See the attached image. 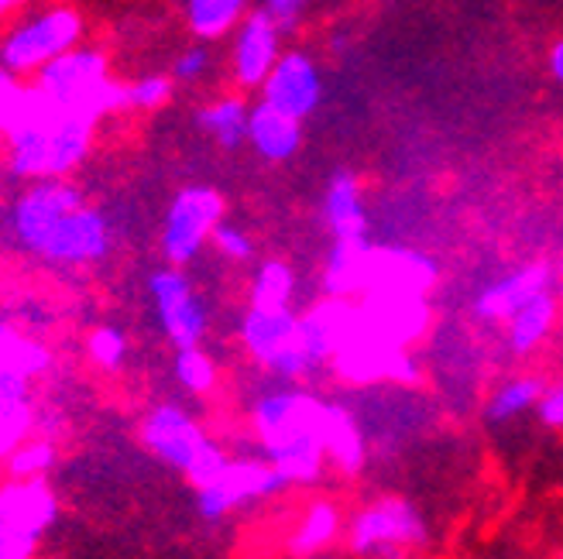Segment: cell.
<instances>
[{
	"instance_id": "obj_4",
	"label": "cell",
	"mask_w": 563,
	"mask_h": 559,
	"mask_svg": "<svg viewBox=\"0 0 563 559\" xmlns=\"http://www.w3.org/2000/svg\"><path fill=\"white\" fill-rule=\"evenodd\" d=\"M87 21L66 0H38L11 18L0 32V72L14 79H32L42 66L59 59L63 52L82 45Z\"/></svg>"
},
{
	"instance_id": "obj_29",
	"label": "cell",
	"mask_w": 563,
	"mask_h": 559,
	"mask_svg": "<svg viewBox=\"0 0 563 559\" xmlns=\"http://www.w3.org/2000/svg\"><path fill=\"white\" fill-rule=\"evenodd\" d=\"M543 391H547V381L537 374H519V378L501 381L485 405V418L488 423H509V418H519L522 412L540 405Z\"/></svg>"
},
{
	"instance_id": "obj_10",
	"label": "cell",
	"mask_w": 563,
	"mask_h": 559,
	"mask_svg": "<svg viewBox=\"0 0 563 559\" xmlns=\"http://www.w3.org/2000/svg\"><path fill=\"white\" fill-rule=\"evenodd\" d=\"M148 299L165 340L179 347H200L210 329V310L196 292L192 278L179 265H162L148 275Z\"/></svg>"
},
{
	"instance_id": "obj_23",
	"label": "cell",
	"mask_w": 563,
	"mask_h": 559,
	"mask_svg": "<svg viewBox=\"0 0 563 559\" xmlns=\"http://www.w3.org/2000/svg\"><path fill=\"white\" fill-rule=\"evenodd\" d=\"M556 316H560V302H556L553 289L537 295V299H529L509 320H505V344H509V350L516 357L540 350L556 326Z\"/></svg>"
},
{
	"instance_id": "obj_13",
	"label": "cell",
	"mask_w": 563,
	"mask_h": 559,
	"mask_svg": "<svg viewBox=\"0 0 563 559\" xmlns=\"http://www.w3.org/2000/svg\"><path fill=\"white\" fill-rule=\"evenodd\" d=\"M282 27L265 8L251 11L238 27H234V42H231V79L238 90H262V82L275 69L282 48Z\"/></svg>"
},
{
	"instance_id": "obj_5",
	"label": "cell",
	"mask_w": 563,
	"mask_h": 559,
	"mask_svg": "<svg viewBox=\"0 0 563 559\" xmlns=\"http://www.w3.org/2000/svg\"><path fill=\"white\" fill-rule=\"evenodd\" d=\"M32 90L45 103L87 114L93 121L121 114V82L110 72V55L87 42L42 66L32 76Z\"/></svg>"
},
{
	"instance_id": "obj_40",
	"label": "cell",
	"mask_w": 563,
	"mask_h": 559,
	"mask_svg": "<svg viewBox=\"0 0 563 559\" xmlns=\"http://www.w3.org/2000/svg\"><path fill=\"white\" fill-rule=\"evenodd\" d=\"M38 4V0H0V24H8L11 18H18L24 8Z\"/></svg>"
},
{
	"instance_id": "obj_19",
	"label": "cell",
	"mask_w": 563,
	"mask_h": 559,
	"mask_svg": "<svg viewBox=\"0 0 563 559\" xmlns=\"http://www.w3.org/2000/svg\"><path fill=\"white\" fill-rule=\"evenodd\" d=\"M32 384L35 381L0 368V467L38 426Z\"/></svg>"
},
{
	"instance_id": "obj_25",
	"label": "cell",
	"mask_w": 563,
	"mask_h": 559,
	"mask_svg": "<svg viewBox=\"0 0 563 559\" xmlns=\"http://www.w3.org/2000/svg\"><path fill=\"white\" fill-rule=\"evenodd\" d=\"M255 11L251 0H183V21L196 42H220Z\"/></svg>"
},
{
	"instance_id": "obj_1",
	"label": "cell",
	"mask_w": 563,
	"mask_h": 559,
	"mask_svg": "<svg viewBox=\"0 0 563 559\" xmlns=\"http://www.w3.org/2000/svg\"><path fill=\"white\" fill-rule=\"evenodd\" d=\"M8 234L45 268H93L114 250V223L73 179L24 182L8 210Z\"/></svg>"
},
{
	"instance_id": "obj_15",
	"label": "cell",
	"mask_w": 563,
	"mask_h": 559,
	"mask_svg": "<svg viewBox=\"0 0 563 559\" xmlns=\"http://www.w3.org/2000/svg\"><path fill=\"white\" fill-rule=\"evenodd\" d=\"M59 522V494L52 491L48 478L0 484V525L18 536L42 543V536Z\"/></svg>"
},
{
	"instance_id": "obj_28",
	"label": "cell",
	"mask_w": 563,
	"mask_h": 559,
	"mask_svg": "<svg viewBox=\"0 0 563 559\" xmlns=\"http://www.w3.org/2000/svg\"><path fill=\"white\" fill-rule=\"evenodd\" d=\"M296 299V271L282 258H265L247 282V305H265V310H282Z\"/></svg>"
},
{
	"instance_id": "obj_36",
	"label": "cell",
	"mask_w": 563,
	"mask_h": 559,
	"mask_svg": "<svg viewBox=\"0 0 563 559\" xmlns=\"http://www.w3.org/2000/svg\"><path fill=\"white\" fill-rule=\"evenodd\" d=\"M213 69V52H210V42H196V45H189V48H183L179 55H176V63H173V76L176 82H200L207 72Z\"/></svg>"
},
{
	"instance_id": "obj_41",
	"label": "cell",
	"mask_w": 563,
	"mask_h": 559,
	"mask_svg": "<svg viewBox=\"0 0 563 559\" xmlns=\"http://www.w3.org/2000/svg\"><path fill=\"white\" fill-rule=\"evenodd\" d=\"M550 72H553V79L563 87V38L550 48Z\"/></svg>"
},
{
	"instance_id": "obj_9",
	"label": "cell",
	"mask_w": 563,
	"mask_h": 559,
	"mask_svg": "<svg viewBox=\"0 0 563 559\" xmlns=\"http://www.w3.org/2000/svg\"><path fill=\"white\" fill-rule=\"evenodd\" d=\"M330 365H333L336 378L347 381V384H357V388L361 384H382V381L412 388L422 378L409 347L375 333L368 323L361 320V310H357V320L347 333V340L336 347Z\"/></svg>"
},
{
	"instance_id": "obj_11",
	"label": "cell",
	"mask_w": 563,
	"mask_h": 559,
	"mask_svg": "<svg viewBox=\"0 0 563 559\" xmlns=\"http://www.w3.org/2000/svg\"><path fill=\"white\" fill-rule=\"evenodd\" d=\"M286 488H289L286 478L275 470V463L268 457H231L213 484L196 491V512H200L207 522H220L231 512L251 505V501L275 497Z\"/></svg>"
},
{
	"instance_id": "obj_18",
	"label": "cell",
	"mask_w": 563,
	"mask_h": 559,
	"mask_svg": "<svg viewBox=\"0 0 563 559\" xmlns=\"http://www.w3.org/2000/svg\"><path fill=\"white\" fill-rule=\"evenodd\" d=\"M247 145L262 161H272V165L289 161L302 148V121L286 114V110L265 103V100L251 103Z\"/></svg>"
},
{
	"instance_id": "obj_35",
	"label": "cell",
	"mask_w": 563,
	"mask_h": 559,
	"mask_svg": "<svg viewBox=\"0 0 563 559\" xmlns=\"http://www.w3.org/2000/svg\"><path fill=\"white\" fill-rule=\"evenodd\" d=\"M228 450H223V446L220 443H207L203 446V450H200V457H196L189 467H186V473H183V478L189 481V488L192 491H200V488H207V484H213L217 478H220V473H223V467H228Z\"/></svg>"
},
{
	"instance_id": "obj_14",
	"label": "cell",
	"mask_w": 563,
	"mask_h": 559,
	"mask_svg": "<svg viewBox=\"0 0 563 559\" xmlns=\"http://www.w3.org/2000/svg\"><path fill=\"white\" fill-rule=\"evenodd\" d=\"M262 100L286 110V114L306 121L309 114H317V107L323 103V72L320 63L306 48H286L278 55L275 69L262 82Z\"/></svg>"
},
{
	"instance_id": "obj_30",
	"label": "cell",
	"mask_w": 563,
	"mask_h": 559,
	"mask_svg": "<svg viewBox=\"0 0 563 559\" xmlns=\"http://www.w3.org/2000/svg\"><path fill=\"white\" fill-rule=\"evenodd\" d=\"M176 79L165 72H148L131 82H121V114H155L173 103Z\"/></svg>"
},
{
	"instance_id": "obj_24",
	"label": "cell",
	"mask_w": 563,
	"mask_h": 559,
	"mask_svg": "<svg viewBox=\"0 0 563 559\" xmlns=\"http://www.w3.org/2000/svg\"><path fill=\"white\" fill-rule=\"evenodd\" d=\"M247 121H251V103L241 93H220L196 110V124L223 152L247 145Z\"/></svg>"
},
{
	"instance_id": "obj_12",
	"label": "cell",
	"mask_w": 563,
	"mask_h": 559,
	"mask_svg": "<svg viewBox=\"0 0 563 559\" xmlns=\"http://www.w3.org/2000/svg\"><path fill=\"white\" fill-rule=\"evenodd\" d=\"M141 446L165 467H173L179 473H186V467L200 457V450L210 443L207 429L196 423V415L186 412L176 402H162L155 409H148V415L141 418Z\"/></svg>"
},
{
	"instance_id": "obj_6",
	"label": "cell",
	"mask_w": 563,
	"mask_h": 559,
	"mask_svg": "<svg viewBox=\"0 0 563 559\" xmlns=\"http://www.w3.org/2000/svg\"><path fill=\"white\" fill-rule=\"evenodd\" d=\"M430 543V525L406 497H378L347 525V549L361 559H409Z\"/></svg>"
},
{
	"instance_id": "obj_31",
	"label": "cell",
	"mask_w": 563,
	"mask_h": 559,
	"mask_svg": "<svg viewBox=\"0 0 563 559\" xmlns=\"http://www.w3.org/2000/svg\"><path fill=\"white\" fill-rule=\"evenodd\" d=\"M55 460H59V450H55V439L32 433L18 450L4 460V473L11 481H32V478H48Z\"/></svg>"
},
{
	"instance_id": "obj_20",
	"label": "cell",
	"mask_w": 563,
	"mask_h": 559,
	"mask_svg": "<svg viewBox=\"0 0 563 559\" xmlns=\"http://www.w3.org/2000/svg\"><path fill=\"white\" fill-rule=\"evenodd\" d=\"M372 261H375V244L368 237L333 241L330 255L323 261V292L336 299L364 295L372 278Z\"/></svg>"
},
{
	"instance_id": "obj_21",
	"label": "cell",
	"mask_w": 563,
	"mask_h": 559,
	"mask_svg": "<svg viewBox=\"0 0 563 559\" xmlns=\"http://www.w3.org/2000/svg\"><path fill=\"white\" fill-rule=\"evenodd\" d=\"M323 220L333 241L368 237V206H364V189L354 172L341 169L330 176L323 192Z\"/></svg>"
},
{
	"instance_id": "obj_26",
	"label": "cell",
	"mask_w": 563,
	"mask_h": 559,
	"mask_svg": "<svg viewBox=\"0 0 563 559\" xmlns=\"http://www.w3.org/2000/svg\"><path fill=\"white\" fill-rule=\"evenodd\" d=\"M52 365H55V357L45 340L0 320V368H8L27 381H38L52 371Z\"/></svg>"
},
{
	"instance_id": "obj_3",
	"label": "cell",
	"mask_w": 563,
	"mask_h": 559,
	"mask_svg": "<svg viewBox=\"0 0 563 559\" xmlns=\"http://www.w3.org/2000/svg\"><path fill=\"white\" fill-rule=\"evenodd\" d=\"M327 402L306 388H275L251 405V426L262 454L275 463L286 484H317L327 467L323 450Z\"/></svg>"
},
{
	"instance_id": "obj_7",
	"label": "cell",
	"mask_w": 563,
	"mask_h": 559,
	"mask_svg": "<svg viewBox=\"0 0 563 559\" xmlns=\"http://www.w3.org/2000/svg\"><path fill=\"white\" fill-rule=\"evenodd\" d=\"M238 340L258 368L282 381H302L317 371L299 344V313L292 305H282V310L247 305L238 326Z\"/></svg>"
},
{
	"instance_id": "obj_27",
	"label": "cell",
	"mask_w": 563,
	"mask_h": 559,
	"mask_svg": "<svg viewBox=\"0 0 563 559\" xmlns=\"http://www.w3.org/2000/svg\"><path fill=\"white\" fill-rule=\"evenodd\" d=\"M341 528H344V518H341V508L333 505V501H313L299 525L292 528L289 536V552L306 559V556H317L323 549H330L336 539H341Z\"/></svg>"
},
{
	"instance_id": "obj_8",
	"label": "cell",
	"mask_w": 563,
	"mask_h": 559,
	"mask_svg": "<svg viewBox=\"0 0 563 559\" xmlns=\"http://www.w3.org/2000/svg\"><path fill=\"white\" fill-rule=\"evenodd\" d=\"M223 213H228V203H223L220 189L207 182L183 186L173 200H168L162 227H158V250L165 265L186 268L200 258Z\"/></svg>"
},
{
	"instance_id": "obj_42",
	"label": "cell",
	"mask_w": 563,
	"mask_h": 559,
	"mask_svg": "<svg viewBox=\"0 0 563 559\" xmlns=\"http://www.w3.org/2000/svg\"><path fill=\"white\" fill-rule=\"evenodd\" d=\"M14 559H35V556H14Z\"/></svg>"
},
{
	"instance_id": "obj_33",
	"label": "cell",
	"mask_w": 563,
	"mask_h": 559,
	"mask_svg": "<svg viewBox=\"0 0 563 559\" xmlns=\"http://www.w3.org/2000/svg\"><path fill=\"white\" fill-rule=\"evenodd\" d=\"M173 374L189 395H210L217 388V360L200 347H179L173 360Z\"/></svg>"
},
{
	"instance_id": "obj_16",
	"label": "cell",
	"mask_w": 563,
	"mask_h": 559,
	"mask_svg": "<svg viewBox=\"0 0 563 559\" xmlns=\"http://www.w3.org/2000/svg\"><path fill=\"white\" fill-rule=\"evenodd\" d=\"M553 282H556V268L550 261H526V265L495 278V282H488L482 292H477L474 313L488 323H505L519 310V305L550 292Z\"/></svg>"
},
{
	"instance_id": "obj_34",
	"label": "cell",
	"mask_w": 563,
	"mask_h": 559,
	"mask_svg": "<svg viewBox=\"0 0 563 559\" xmlns=\"http://www.w3.org/2000/svg\"><path fill=\"white\" fill-rule=\"evenodd\" d=\"M210 247L217 250L220 258H228L234 265H247L251 258H255V237H251L244 227H238V223H228V220H220L217 223V231L210 237Z\"/></svg>"
},
{
	"instance_id": "obj_37",
	"label": "cell",
	"mask_w": 563,
	"mask_h": 559,
	"mask_svg": "<svg viewBox=\"0 0 563 559\" xmlns=\"http://www.w3.org/2000/svg\"><path fill=\"white\" fill-rule=\"evenodd\" d=\"M540 412V423L550 426V429H563V378L556 384H547L543 399L537 405Z\"/></svg>"
},
{
	"instance_id": "obj_2",
	"label": "cell",
	"mask_w": 563,
	"mask_h": 559,
	"mask_svg": "<svg viewBox=\"0 0 563 559\" xmlns=\"http://www.w3.org/2000/svg\"><path fill=\"white\" fill-rule=\"evenodd\" d=\"M97 124L87 114H73L45 103L35 90L21 114L0 131V161L11 179H73V172L90 158L97 142Z\"/></svg>"
},
{
	"instance_id": "obj_39",
	"label": "cell",
	"mask_w": 563,
	"mask_h": 559,
	"mask_svg": "<svg viewBox=\"0 0 563 559\" xmlns=\"http://www.w3.org/2000/svg\"><path fill=\"white\" fill-rule=\"evenodd\" d=\"M38 543L27 539V536H18L11 528L0 525V559H14V556H35Z\"/></svg>"
},
{
	"instance_id": "obj_22",
	"label": "cell",
	"mask_w": 563,
	"mask_h": 559,
	"mask_svg": "<svg viewBox=\"0 0 563 559\" xmlns=\"http://www.w3.org/2000/svg\"><path fill=\"white\" fill-rule=\"evenodd\" d=\"M323 450H327V463H333L341 473H347V478L361 473L364 463H368V443H364V433L357 426L354 412L341 402H327Z\"/></svg>"
},
{
	"instance_id": "obj_38",
	"label": "cell",
	"mask_w": 563,
	"mask_h": 559,
	"mask_svg": "<svg viewBox=\"0 0 563 559\" xmlns=\"http://www.w3.org/2000/svg\"><path fill=\"white\" fill-rule=\"evenodd\" d=\"M282 27H286V32H289V27L302 18V11L309 8V0H265V4H262Z\"/></svg>"
},
{
	"instance_id": "obj_17",
	"label": "cell",
	"mask_w": 563,
	"mask_h": 559,
	"mask_svg": "<svg viewBox=\"0 0 563 559\" xmlns=\"http://www.w3.org/2000/svg\"><path fill=\"white\" fill-rule=\"evenodd\" d=\"M437 286L433 258L412 247H375L372 278L364 295H427Z\"/></svg>"
},
{
	"instance_id": "obj_32",
	"label": "cell",
	"mask_w": 563,
	"mask_h": 559,
	"mask_svg": "<svg viewBox=\"0 0 563 559\" xmlns=\"http://www.w3.org/2000/svg\"><path fill=\"white\" fill-rule=\"evenodd\" d=\"M128 354H131V340L118 323H97L87 333V357L93 368L118 374L128 365Z\"/></svg>"
}]
</instances>
